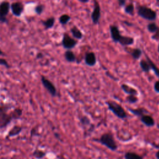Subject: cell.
<instances>
[{
  "instance_id": "obj_25",
  "label": "cell",
  "mask_w": 159,
  "mask_h": 159,
  "mask_svg": "<svg viewBox=\"0 0 159 159\" xmlns=\"http://www.w3.org/2000/svg\"><path fill=\"white\" fill-rule=\"evenodd\" d=\"M125 159H143V157L140 155L131 152H126L124 155Z\"/></svg>"
},
{
  "instance_id": "obj_10",
  "label": "cell",
  "mask_w": 159,
  "mask_h": 159,
  "mask_svg": "<svg viewBox=\"0 0 159 159\" xmlns=\"http://www.w3.org/2000/svg\"><path fill=\"white\" fill-rule=\"evenodd\" d=\"M109 31H110V34H111L112 40L114 42L117 43L119 39L121 37L120 32L118 27L117 25H111L109 26Z\"/></svg>"
},
{
  "instance_id": "obj_2",
  "label": "cell",
  "mask_w": 159,
  "mask_h": 159,
  "mask_svg": "<svg viewBox=\"0 0 159 159\" xmlns=\"http://www.w3.org/2000/svg\"><path fill=\"white\" fill-rule=\"evenodd\" d=\"M137 14L140 17L150 21L155 20L157 16L155 11L146 6H139L137 7Z\"/></svg>"
},
{
  "instance_id": "obj_41",
  "label": "cell",
  "mask_w": 159,
  "mask_h": 159,
  "mask_svg": "<svg viewBox=\"0 0 159 159\" xmlns=\"http://www.w3.org/2000/svg\"><path fill=\"white\" fill-rule=\"evenodd\" d=\"M158 60H159V56H158Z\"/></svg>"
},
{
  "instance_id": "obj_3",
  "label": "cell",
  "mask_w": 159,
  "mask_h": 159,
  "mask_svg": "<svg viewBox=\"0 0 159 159\" xmlns=\"http://www.w3.org/2000/svg\"><path fill=\"white\" fill-rule=\"evenodd\" d=\"M98 142L112 151H116L117 149V145L113 135L111 133H104L101 135Z\"/></svg>"
},
{
  "instance_id": "obj_8",
  "label": "cell",
  "mask_w": 159,
  "mask_h": 159,
  "mask_svg": "<svg viewBox=\"0 0 159 159\" xmlns=\"http://www.w3.org/2000/svg\"><path fill=\"white\" fill-rule=\"evenodd\" d=\"M91 18L94 24H98L101 18V7L97 1H94V7L91 12Z\"/></svg>"
},
{
  "instance_id": "obj_13",
  "label": "cell",
  "mask_w": 159,
  "mask_h": 159,
  "mask_svg": "<svg viewBox=\"0 0 159 159\" xmlns=\"http://www.w3.org/2000/svg\"><path fill=\"white\" fill-rule=\"evenodd\" d=\"M140 121L147 127H153L155 125V120L153 119V118L148 114L144 115L143 116H142L141 117H140Z\"/></svg>"
},
{
  "instance_id": "obj_28",
  "label": "cell",
  "mask_w": 159,
  "mask_h": 159,
  "mask_svg": "<svg viewBox=\"0 0 159 159\" xmlns=\"http://www.w3.org/2000/svg\"><path fill=\"white\" fill-rule=\"evenodd\" d=\"M80 122L83 126H87L91 124V120L89 118L86 116H83L80 119Z\"/></svg>"
},
{
  "instance_id": "obj_36",
  "label": "cell",
  "mask_w": 159,
  "mask_h": 159,
  "mask_svg": "<svg viewBox=\"0 0 159 159\" xmlns=\"http://www.w3.org/2000/svg\"><path fill=\"white\" fill-rule=\"evenodd\" d=\"M79 1L81 2H83V3H87L89 2V0H80Z\"/></svg>"
},
{
  "instance_id": "obj_19",
  "label": "cell",
  "mask_w": 159,
  "mask_h": 159,
  "mask_svg": "<svg viewBox=\"0 0 159 159\" xmlns=\"http://www.w3.org/2000/svg\"><path fill=\"white\" fill-rule=\"evenodd\" d=\"M64 57L65 60L68 62H75L76 60V55H75L74 52L72 50H66L64 53Z\"/></svg>"
},
{
  "instance_id": "obj_9",
  "label": "cell",
  "mask_w": 159,
  "mask_h": 159,
  "mask_svg": "<svg viewBox=\"0 0 159 159\" xmlns=\"http://www.w3.org/2000/svg\"><path fill=\"white\" fill-rule=\"evenodd\" d=\"M24 4L21 2H13L10 4L12 13L16 17H20L24 11Z\"/></svg>"
},
{
  "instance_id": "obj_39",
  "label": "cell",
  "mask_w": 159,
  "mask_h": 159,
  "mask_svg": "<svg viewBox=\"0 0 159 159\" xmlns=\"http://www.w3.org/2000/svg\"><path fill=\"white\" fill-rule=\"evenodd\" d=\"M0 55H4V52L0 49Z\"/></svg>"
},
{
  "instance_id": "obj_6",
  "label": "cell",
  "mask_w": 159,
  "mask_h": 159,
  "mask_svg": "<svg viewBox=\"0 0 159 159\" xmlns=\"http://www.w3.org/2000/svg\"><path fill=\"white\" fill-rule=\"evenodd\" d=\"M41 82L43 87L47 89V91L50 93L52 97H55L57 95V91L55 86L53 83L47 79L45 76H41Z\"/></svg>"
},
{
  "instance_id": "obj_40",
  "label": "cell",
  "mask_w": 159,
  "mask_h": 159,
  "mask_svg": "<svg viewBox=\"0 0 159 159\" xmlns=\"http://www.w3.org/2000/svg\"><path fill=\"white\" fill-rule=\"evenodd\" d=\"M157 51H158V52L159 53V43H158V47H157Z\"/></svg>"
},
{
  "instance_id": "obj_33",
  "label": "cell",
  "mask_w": 159,
  "mask_h": 159,
  "mask_svg": "<svg viewBox=\"0 0 159 159\" xmlns=\"http://www.w3.org/2000/svg\"><path fill=\"white\" fill-rule=\"evenodd\" d=\"M118 3L119 7H124L126 5V1L125 0H119Z\"/></svg>"
},
{
  "instance_id": "obj_34",
  "label": "cell",
  "mask_w": 159,
  "mask_h": 159,
  "mask_svg": "<svg viewBox=\"0 0 159 159\" xmlns=\"http://www.w3.org/2000/svg\"><path fill=\"white\" fill-rule=\"evenodd\" d=\"M43 54L42 53H41V52H40V53H38L37 54V55H36V58H38V59H41V58H43Z\"/></svg>"
},
{
  "instance_id": "obj_30",
  "label": "cell",
  "mask_w": 159,
  "mask_h": 159,
  "mask_svg": "<svg viewBox=\"0 0 159 159\" xmlns=\"http://www.w3.org/2000/svg\"><path fill=\"white\" fill-rule=\"evenodd\" d=\"M45 9V6L42 4H37L35 8H34V11L37 14L40 15L44 11Z\"/></svg>"
},
{
  "instance_id": "obj_7",
  "label": "cell",
  "mask_w": 159,
  "mask_h": 159,
  "mask_svg": "<svg viewBox=\"0 0 159 159\" xmlns=\"http://www.w3.org/2000/svg\"><path fill=\"white\" fill-rule=\"evenodd\" d=\"M13 119L14 118L12 112L11 114H8L4 109L0 107V129L6 127Z\"/></svg>"
},
{
  "instance_id": "obj_24",
  "label": "cell",
  "mask_w": 159,
  "mask_h": 159,
  "mask_svg": "<svg viewBox=\"0 0 159 159\" xmlns=\"http://www.w3.org/2000/svg\"><path fill=\"white\" fill-rule=\"evenodd\" d=\"M134 10H135V7L132 2H130L124 6V12L129 15L134 16Z\"/></svg>"
},
{
  "instance_id": "obj_32",
  "label": "cell",
  "mask_w": 159,
  "mask_h": 159,
  "mask_svg": "<svg viewBox=\"0 0 159 159\" xmlns=\"http://www.w3.org/2000/svg\"><path fill=\"white\" fill-rule=\"evenodd\" d=\"M153 88H154V90L156 93H159V80L157 81L155 83L154 86H153Z\"/></svg>"
},
{
  "instance_id": "obj_35",
  "label": "cell",
  "mask_w": 159,
  "mask_h": 159,
  "mask_svg": "<svg viewBox=\"0 0 159 159\" xmlns=\"http://www.w3.org/2000/svg\"><path fill=\"white\" fill-rule=\"evenodd\" d=\"M155 157L157 159H159V150H158L155 154Z\"/></svg>"
},
{
  "instance_id": "obj_27",
  "label": "cell",
  "mask_w": 159,
  "mask_h": 159,
  "mask_svg": "<svg viewBox=\"0 0 159 159\" xmlns=\"http://www.w3.org/2000/svg\"><path fill=\"white\" fill-rule=\"evenodd\" d=\"M46 155V153L41 150H39V149H36L33 152L32 155L38 159H41L42 158H43Z\"/></svg>"
},
{
  "instance_id": "obj_38",
  "label": "cell",
  "mask_w": 159,
  "mask_h": 159,
  "mask_svg": "<svg viewBox=\"0 0 159 159\" xmlns=\"http://www.w3.org/2000/svg\"><path fill=\"white\" fill-rule=\"evenodd\" d=\"M124 22L125 24H127V25H128V24H129V25H132V24H130V23H129L127 21V22H126V21H124Z\"/></svg>"
},
{
  "instance_id": "obj_4",
  "label": "cell",
  "mask_w": 159,
  "mask_h": 159,
  "mask_svg": "<svg viewBox=\"0 0 159 159\" xmlns=\"http://www.w3.org/2000/svg\"><path fill=\"white\" fill-rule=\"evenodd\" d=\"M77 43L78 41L74 38L70 37L68 34H63L61 40V45L64 48L66 49V50H71V49L76 47Z\"/></svg>"
},
{
  "instance_id": "obj_18",
  "label": "cell",
  "mask_w": 159,
  "mask_h": 159,
  "mask_svg": "<svg viewBox=\"0 0 159 159\" xmlns=\"http://www.w3.org/2000/svg\"><path fill=\"white\" fill-rule=\"evenodd\" d=\"M22 127L19 125H14L8 132V134L7 135V138L9 137H12L16 135H18L22 131Z\"/></svg>"
},
{
  "instance_id": "obj_12",
  "label": "cell",
  "mask_w": 159,
  "mask_h": 159,
  "mask_svg": "<svg viewBox=\"0 0 159 159\" xmlns=\"http://www.w3.org/2000/svg\"><path fill=\"white\" fill-rule=\"evenodd\" d=\"M117 43H119L120 45H121L123 47L129 46L134 43V39L129 36L121 35Z\"/></svg>"
},
{
  "instance_id": "obj_26",
  "label": "cell",
  "mask_w": 159,
  "mask_h": 159,
  "mask_svg": "<svg viewBox=\"0 0 159 159\" xmlns=\"http://www.w3.org/2000/svg\"><path fill=\"white\" fill-rule=\"evenodd\" d=\"M71 19V17L67 14H63L62 15H61L58 19V20H59V22L64 25H66Z\"/></svg>"
},
{
  "instance_id": "obj_16",
  "label": "cell",
  "mask_w": 159,
  "mask_h": 159,
  "mask_svg": "<svg viewBox=\"0 0 159 159\" xmlns=\"http://www.w3.org/2000/svg\"><path fill=\"white\" fill-rule=\"evenodd\" d=\"M145 56L147 59V61H148V63L150 66V69L154 72L155 75L159 78V68H158V67L153 63V61L150 58V57L147 54H145Z\"/></svg>"
},
{
  "instance_id": "obj_31",
  "label": "cell",
  "mask_w": 159,
  "mask_h": 159,
  "mask_svg": "<svg viewBox=\"0 0 159 159\" xmlns=\"http://www.w3.org/2000/svg\"><path fill=\"white\" fill-rule=\"evenodd\" d=\"M0 65H2L4 67H6V68H10V65L9 64V63L7 62V61L2 58H0Z\"/></svg>"
},
{
  "instance_id": "obj_1",
  "label": "cell",
  "mask_w": 159,
  "mask_h": 159,
  "mask_svg": "<svg viewBox=\"0 0 159 159\" xmlns=\"http://www.w3.org/2000/svg\"><path fill=\"white\" fill-rule=\"evenodd\" d=\"M106 103L108 109L118 118L124 119L127 117V114L124 108L118 102L114 101H108Z\"/></svg>"
},
{
  "instance_id": "obj_21",
  "label": "cell",
  "mask_w": 159,
  "mask_h": 159,
  "mask_svg": "<svg viewBox=\"0 0 159 159\" xmlns=\"http://www.w3.org/2000/svg\"><path fill=\"white\" fill-rule=\"evenodd\" d=\"M129 53L130 54L134 60H139L142 54V51L139 48H135L130 50V52H129Z\"/></svg>"
},
{
  "instance_id": "obj_23",
  "label": "cell",
  "mask_w": 159,
  "mask_h": 159,
  "mask_svg": "<svg viewBox=\"0 0 159 159\" xmlns=\"http://www.w3.org/2000/svg\"><path fill=\"white\" fill-rule=\"evenodd\" d=\"M147 30L152 34H155L159 30V27L155 22H151L147 25Z\"/></svg>"
},
{
  "instance_id": "obj_17",
  "label": "cell",
  "mask_w": 159,
  "mask_h": 159,
  "mask_svg": "<svg viewBox=\"0 0 159 159\" xmlns=\"http://www.w3.org/2000/svg\"><path fill=\"white\" fill-rule=\"evenodd\" d=\"M70 32L72 34V36L77 40H81L83 37V34L81 32V31L76 27V26H73L70 29Z\"/></svg>"
},
{
  "instance_id": "obj_37",
  "label": "cell",
  "mask_w": 159,
  "mask_h": 159,
  "mask_svg": "<svg viewBox=\"0 0 159 159\" xmlns=\"http://www.w3.org/2000/svg\"><path fill=\"white\" fill-rule=\"evenodd\" d=\"M55 136L56 137V138H57V139H60V135L58 134V133H55Z\"/></svg>"
},
{
  "instance_id": "obj_29",
  "label": "cell",
  "mask_w": 159,
  "mask_h": 159,
  "mask_svg": "<svg viewBox=\"0 0 159 159\" xmlns=\"http://www.w3.org/2000/svg\"><path fill=\"white\" fill-rule=\"evenodd\" d=\"M125 101L129 104H135L139 101V98L137 96L134 95H128L125 98Z\"/></svg>"
},
{
  "instance_id": "obj_14",
  "label": "cell",
  "mask_w": 159,
  "mask_h": 159,
  "mask_svg": "<svg viewBox=\"0 0 159 159\" xmlns=\"http://www.w3.org/2000/svg\"><path fill=\"white\" fill-rule=\"evenodd\" d=\"M120 88L125 94H127L128 95L137 96L139 94L138 91L136 89H135L134 88L131 87L125 83H123L120 85Z\"/></svg>"
},
{
  "instance_id": "obj_15",
  "label": "cell",
  "mask_w": 159,
  "mask_h": 159,
  "mask_svg": "<svg viewBox=\"0 0 159 159\" xmlns=\"http://www.w3.org/2000/svg\"><path fill=\"white\" fill-rule=\"evenodd\" d=\"M127 109H128V111H129L134 115H135V116H136L139 117H141L142 116H143L144 115H146L147 114L149 113L148 111L143 107H139V108H136V109L127 107Z\"/></svg>"
},
{
  "instance_id": "obj_11",
  "label": "cell",
  "mask_w": 159,
  "mask_h": 159,
  "mask_svg": "<svg viewBox=\"0 0 159 159\" xmlns=\"http://www.w3.org/2000/svg\"><path fill=\"white\" fill-rule=\"evenodd\" d=\"M96 57L94 52H89L86 53L84 56V62L86 65L89 66H93L96 65Z\"/></svg>"
},
{
  "instance_id": "obj_5",
  "label": "cell",
  "mask_w": 159,
  "mask_h": 159,
  "mask_svg": "<svg viewBox=\"0 0 159 159\" xmlns=\"http://www.w3.org/2000/svg\"><path fill=\"white\" fill-rule=\"evenodd\" d=\"M10 11V3L7 1H2L0 3V22L7 23V16Z\"/></svg>"
},
{
  "instance_id": "obj_22",
  "label": "cell",
  "mask_w": 159,
  "mask_h": 159,
  "mask_svg": "<svg viewBox=\"0 0 159 159\" xmlns=\"http://www.w3.org/2000/svg\"><path fill=\"white\" fill-rule=\"evenodd\" d=\"M139 65H140V67L142 71L143 72L148 73L151 70L150 66L148 61L147 60H145V59L140 60V61L139 62Z\"/></svg>"
},
{
  "instance_id": "obj_20",
  "label": "cell",
  "mask_w": 159,
  "mask_h": 159,
  "mask_svg": "<svg viewBox=\"0 0 159 159\" xmlns=\"http://www.w3.org/2000/svg\"><path fill=\"white\" fill-rule=\"evenodd\" d=\"M42 22L45 29H49L53 27L55 22V18L54 17H50L43 20Z\"/></svg>"
}]
</instances>
